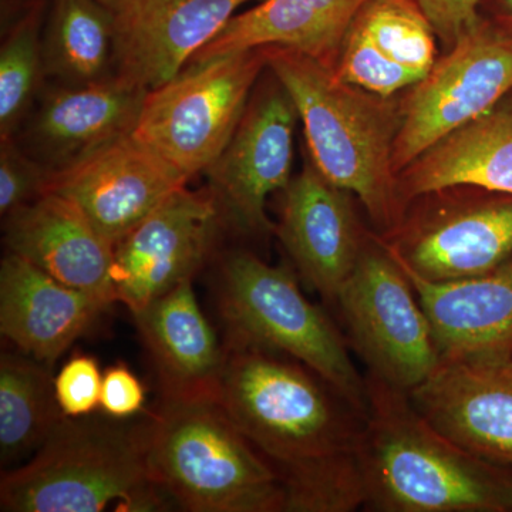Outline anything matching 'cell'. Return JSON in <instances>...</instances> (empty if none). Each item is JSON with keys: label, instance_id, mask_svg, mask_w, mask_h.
<instances>
[{"label": "cell", "instance_id": "836d02e7", "mask_svg": "<svg viewBox=\"0 0 512 512\" xmlns=\"http://www.w3.org/2000/svg\"><path fill=\"white\" fill-rule=\"evenodd\" d=\"M478 12L512 37V0H481Z\"/></svg>", "mask_w": 512, "mask_h": 512}, {"label": "cell", "instance_id": "603a6c76", "mask_svg": "<svg viewBox=\"0 0 512 512\" xmlns=\"http://www.w3.org/2000/svg\"><path fill=\"white\" fill-rule=\"evenodd\" d=\"M343 35L345 30L306 0H259L254 8L229 20L188 64L245 50L281 46L306 53L333 69Z\"/></svg>", "mask_w": 512, "mask_h": 512}, {"label": "cell", "instance_id": "7402d4cb", "mask_svg": "<svg viewBox=\"0 0 512 512\" xmlns=\"http://www.w3.org/2000/svg\"><path fill=\"white\" fill-rule=\"evenodd\" d=\"M458 185L512 194V93L397 174L403 210L420 195Z\"/></svg>", "mask_w": 512, "mask_h": 512}, {"label": "cell", "instance_id": "52a82bcc", "mask_svg": "<svg viewBox=\"0 0 512 512\" xmlns=\"http://www.w3.org/2000/svg\"><path fill=\"white\" fill-rule=\"evenodd\" d=\"M265 67L264 47L188 64L147 93L134 133L190 180L205 173L234 136Z\"/></svg>", "mask_w": 512, "mask_h": 512}, {"label": "cell", "instance_id": "6da1fadb", "mask_svg": "<svg viewBox=\"0 0 512 512\" xmlns=\"http://www.w3.org/2000/svg\"><path fill=\"white\" fill-rule=\"evenodd\" d=\"M360 437L365 507L382 512H507L512 478L448 439L404 390L367 372Z\"/></svg>", "mask_w": 512, "mask_h": 512}, {"label": "cell", "instance_id": "ffe728a7", "mask_svg": "<svg viewBox=\"0 0 512 512\" xmlns=\"http://www.w3.org/2000/svg\"><path fill=\"white\" fill-rule=\"evenodd\" d=\"M160 380L163 399L217 400L225 343L198 305L192 281L133 313Z\"/></svg>", "mask_w": 512, "mask_h": 512}, {"label": "cell", "instance_id": "e575fe53", "mask_svg": "<svg viewBox=\"0 0 512 512\" xmlns=\"http://www.w3.org/2000/svg\"><path fill=\"white\" fill-rule=\"evenodd\" d=\"M100 2L103 3V5H106L111 12H114V10L117 9V6L120 5L121 0H100Z\"/></svg>", "mask_w": 512, "mask_h": 512}, {"label": "cell", "instance_id": "d6986e66", "mask_svg": "<svg viewBox=\"0 0 512 512\" xmlns=\"http://www.w3.org/2000/svg\"><path fill=\"white\" fill-rule=\"evenodd\" d=\"M109 303L57 281L9 252L0 264V332L25 355L52 366Z\"/></svg>", "mask_w": 512, "mask_h": 512}, {"label": "cell", "instance_id": "d590c367", "mask_svg": "<svg viewBox=\"0 0 512 512\" xmlns=\"http://www.w3.org/2000/svg\"><path fill=\"white\" fill-rule=\"evenodd\" d=\"M511 512H512V510H511Z\"/></svg>", "mask_w": 512, "mask_h": 512}, {"label": "cell", "instance_id": "1f68e13d", "mask_svg": "<svg viewBox=\"0 0 512 512\" xmlns=\"http://www.w3.org/2000/svg\"><path fill=\"white\" fill-rule=\"evenodd\" d=\"M429 18L444 49H450L458 37L480 15L481 0H416Z\"/></svg>", "mask_w": 512, "mask_h": 512}, {"label": "cell", "instance_id": "f1b7e54d", "mask_svg": "<svg viewBox=\"0 0 512 512\" xmlns=\"http://www.w3.org/2000/svg\"><path fill=\"white\" fill-rule=\"evenodd\" d=\"M53 171L29 156L15 137L0 138V215L6 217L49 191Z\"/></svg>", "mask_w": 512, "mask_h": 512}, {"label": "cell", "instance_id": "4fadbf2b", "mask_svg": "<svg viewBox=\"0 0 512 512\" xmlns=\"http://www.w3.org/2000/svg\"><path fill=\"white\" fill-rule=\"evenodd\" d=\"M188 181L131 131L53 173L47 192L77 205L114 247Z\"/></svg>", "mask_w": 512, "mask_h": 512}, {"label": "cell", "instance_id": "7c38bea8", "mask_svg": "<svg viewBox=\"0 0 512 512\" xmlns=\"http://www.w3.org/2000/svg\"><path fill=\"white\" fill-rule=\"evenodd\" d=\"M222 218L210 190L187 185L114 245V298L131 313L192 281L207 262Z\"/></svg>", "mask_w": 512, "mask_h": 512}, {"label": "cell", "instance_id": "484cf974", "mask_svg": "<svg viewBox=\"0 0 512 512\" xmlns=\"http://www.w3.org/2000/svg\"><path fill=\"white\" fill-rule=\"evenodd\" d=\"M47 0H32L3 37L0 49V138L15 137L46 80L43 29Z\"/></svg>", "mask_w": 512, "mask_h": 512}, {"label": "cell", "instance_id": "ac0fdd59", "mask_svg": "<svg viewBox=\"0 0 512 512\" xmlns=\"http://www.w3.org/2000/svg\"><path fill=\"white\" fill-rule=\"evenodd\" d=\"M3 239L9 252L57 281L103 299L114 298V247L94 228L77 205L46 192L3 217Z\"/></svg>", "mask_w": 512, "mask_h": 512}, {"label": "cell", "instance_id": "8d00e7d4", "mask_svg": "<svg viewBox=\"0 0 512 512\" xmlns=\"http://www.w3.org/2000/svg\"><path fill=\"white\" fill-rule=\"evenodd\" d=\"M511 359H512V357H511Z\"/></svg>", "mask_w": 512, "mask_h": 512}, {"label": "cell", "instance_id": "f546056e", "mask_svg": "<svg viewBox=\"0 0 512 512\" xmlns=\"http://www.w3.org/2000/svg\"><path fill=\"white\" fill-rule=\"evenodd\" d=\"M103 375L94 357L74 355L55 377L57 403L64 416L86 417L100 407Z\"/></svg>", "mask_w": 512, "mask_h": 512}, {"label": "cell", "instance_id": "277c9868", "mask_svg": "<svg viewBox=\"0 0 512 512\" xmlns=\"http://www.w3.org/2000/svg\"><path fill=\"white\" fill-rule=\"evenodd\" d=\"M171 504L148 466L147 419L64 416L28 463L2 474L3 512H148Z\"/></svg>", "mask_w": 512, "mask_h": 512}, {"label": "cell", "instance_id": "7a4b0ae2", "mask_svg": "<svg viewBox=\"0 0 512 512\" xmlns=\"http://www.w3.org/2000/svg\"><path fill=\"white\" fill-rule=\"evenodd\" d=\"M264 50L266 67L298 110L313 165L330 183L355 195L379 235L393 231L404 212L393 163L400 99L342 82L329 66L299 50Z\"/></svg>", "mask_w": 512, "mask_h": 512}, {"label": "cell", "instance_id": "d4e9b609", "mask_svg": "<svg viewBox=\"0 0 512 512\" xmlns=\"http://www.w3.org/2000/svg\"><path fill=\"white\" fill-rule=\"evenodd\" d=\"M50 366L33 357L0 356V463L12 467L33 456L64 414Z\"/></svg>", "mask_w": 512, "mask_h": 512}, {"label": "cell", "instance_id": "4316f807", "mask_svg": "<svg viewBox=\"0 0 512 512\" xmlns=\"http://www.w3.org/2000/svg\"><path fill=\"white\" fill-rule=\"evenodd\" d=\"M349 25L417 83L439 59V37L416 0H366Z\"/></svg>", "mask_w": 512, "mask_h": 512}, {"label": "cell", "instance_id": "cb8c5ba5", "mask_svg": "<svg viewBox=\"0 0 512 512\" xmlns=\"http://www.w3.org/2000/svg\"><path fill=\"white\" fill-rule=\"evenodd\" d=\"M46 80L100 82L113 76L114 13L100 0H52L43 29Z\"/></svg>", "mask_w": 512, "mask_h": 512}, {"label": "cell", "instance_id": "4dcf8cb0", "mask_svg": "<svg viewBox=\"0 0 512 512\" xmlns=\"http://www.w3.org/2000/svg\"><path fill=\"white\" fill-rule=\"evenodd\" d=\"M146 404V390L138 377L123 363L103 373L100 407L111 419L126 420L136 416Z\"/></svg>", "mask_w": 512, "mask_h": 512}, {"label": "cell", "instance_id": "e0dca14e", "mask_svg": "<svg viewBox=\"0 0 512 512\" xmlns=\"http://www.w3.org/2000/svg\"><path fill=\"white\" fill-rule=\"evenodd\" d=\"M414 406L470 453L512 467V359H447L410 392Z\"/></svg>", "mask_w": 512, "mask_h": 512}, {"label": "cell", "instance_id": "83f0119b", "mask_svg": "<svg viewBox=\"0 0 512 512\" xmlns=\"http://www.w3.org/2000/svg\"><path fill=\"white\" fill-rule=\"evenodd\" d=\"M274 468L284 488V512H352L366 505L357 453Z\"/></svg>", "mask_w": 512, "mask_h": 512}, {"label": "cell", "instance_id": "9a60e30c", "mask_svg": "<svg viewBox=\"0 0 512 512\" xmlns=\"http://www.w3.org/2000/svg\"><path fill=\"white\" fill-rule=\"evenodd\" d=\"M249 2L259 0H121L113 76L147 92L163 86Z\"/></svg>", "mask_w": 512, "mask_h": 512}, {"label": "cell", "instance_id": "2e32d148", "mask_svg": "<svg viewBox=\"0 0 512 512\" xmlns=\"http://www.w3.org/2000/svg\"><path fill=\"white\" fill-rule=\"evenodd\" d=\"M147 90L111 76L42 89L15 138L50 171L64 170L136 130Z\"/></svg>", "mask_w": 512, "mask_h": 512}, {"label": "cell", "instance_id": "d6a6232c", "mask_svg": "<svg viewBox=\"0 0 512 512\" xmlns=\"http://www.w3.org/2000/svg\"><path fill=\"white\" fill-rule=\"evenodd\" d=\"M340 29H348L350 20L366 0H306Z\"/></svg>", "mask_w": 512, "mask_h": 512}, {"label": "cell", "instance_id": "8fae6325", "mask_svg": "<svg viewBox=\"0 0 512 512\" xmlns=\"http://www.w3.org/2000/svg\"><path fill=\"white\" fill-rule=\"evenodd\" d=\"M298 120L292 97L271 72L269 82L255 87L234 136L204 173L222 217L245 234L275 232L266 200L291 183Z\"/></svg>", "mask_w": 512, "mask_h": 512}, {"label": "cell", "instance_id": "3957f363", "mask_svg": "<svg viewBox=\"0 0 512 512\" xmlns=\"http://www.w3.org/2000/svg\"><path fill=\"white\" fill-rule=\"evenodd\" d=\"M218 403L272 467L357 453L363 414L311 367L225 338Z\"/></svg>", "mask_w": 512, "mask_h": 512}, {"label": "cell", "instance_id": "9c48e42d", "mask_svg": "<svg viewBox=\"0 0 512 512\" xmlns=\"http://www.w3.org/2000/svg\"><path fill=\"white\" fill-rule=\"evenodd\" d=\"M379 237L407 274L430 282L473 278L512 256V194L467 185L427 192Z\"/></svg>", "mask_w": 512, "mask_h": 512}, {"label": "cell", "instance_id": "ba28073f", "mask_svg": "<svg viewBox=\"0 0 512 512\" xmlns=\"http://www.w3.org/2000/svg\"><path fill=\"white\" fill-rule=\"evenodd\" d=\"M335 305L367 372L384 382L410 393L440 366V350L412 281L379 235H370Z\"/></svg>", "mask_w": 512, "mask_h": 512}, {"label": "cell", "instance_id": "8992f818", "mask_svg": "<svg viewBox=\"0 0 512 512\" xmlns=\"http://www.w3.org/2000/svg\"><path fill=\"white\" fill-rule=\"evenodd\" d=\"M218 296L228 338L299 360L365 414L366 377L357 372L338 326L303 295L296 271L252 252L229 251L220 266Z\"/></svg>", "mask_w": 512, "mask_h": 512}, {"label": "cell", "instance_id": "44dd1931", "mask_svg": "<svg viewBox=\"0 0 512 512\" xmlns=\"http://www.w3.org/2000/svg\"><path fill=\"white\" fill-rule=\"evenodd\" d=\"M406 275L430 320L441 360L511 359L512 256L485 274L461 281L430 282Z\"/></svg>", "mask_w": 512, "mask_h": 512}, {"label": "cell", "instance_id": "5bb4252c", "mask_svg": "<svg viewBox=\"0 0 512 512\" xmlns=\"http://www.w3.org/2000/svg\"><path fill=\"white\" fill-rule=\"evenodd\" d=\"M353 197L323 177L308 157L284 190L275 227L296 274L330 303L336 302L372 235L357 217Z\"/></svg>", "mask_w": 512, "mask_h": 512}, {"label": "cell", "instance_id": "5b68a950", "mask_svg": "<svg viewBox=\"0 0 512 512\" xmlns=\"http://www.w3.org/2000/svg\"><path fill=\"white\" fill-rule=\"evenodd\" d=\"M148 466L171 507L284 512V488L264 454L217 400H168L147 417Z\"/></svg>", "mask_w": 512, "mask_h": 512}, {"label": "cell", "instance_id": "30bf717a", "mask_svg": "<svg viewBox=\"0 0 512 512\" xmlns=\"http://www.w3.org/2000/svg\"><path fill=\"white\" fill-rule=\"evenodd\" d=\"M511 93L512 37L478 15L400 99L402 124L393 151L396 173Z\"/></svg>", "mask_w": 512, "mask_h": 512}]
</instances>
